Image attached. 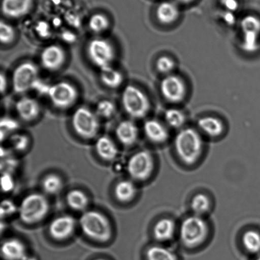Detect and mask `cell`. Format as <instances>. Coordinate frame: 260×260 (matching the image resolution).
I'll return each instance as SVG.
<instances>
[{"instance_id": "cell-1", "label": "cell", "mask_w": 260, "mask_h": 260, "mask_svg": "<svg viewBox=\"0 0 260 260\" xmlns=\"http://www.w3.org/2000/svg\"><path fill=\"white\" fill-rule=\"evenodd\" d=\"M175 148L178 157L184 164L192 165L198 161L202 154V137L195 129H182L175 137Z\"/></svg>"}, {"instance_id": "cell-2", "label": "cell", "mask_w": 260, "mask_h": 260, "mask_svg": "<svg viewBox=\"0 0 260 260\" xmlns=\"http://www.w3.org/2000/svg\"><path fill=\"white\" fill-rule=\"evenodd\" d=\"M79 223L83 233L93 240L105 243L111 238L110 222L105 215L99 211H85L81 215Z\"/></svg>"}, {"instance_id": "cell-3", "label": "cell", "mask_w": 260, "mask_h": 260, "mask_svg": "<svg viewBox=\"0 0 260 260\" xmlns=\"http://www.w3.org/2000/svg\"><path fill=\"white\" fill-rule=\"evenodd\" d=\"M49 209V203L44 195L33 193L23 198L18 213L23 222L32 225L42 221L47 215Z\"/></svg>"}, {"instance_id": "cell-4", "label": "cell", "mask_w": 260, "mask_h": 260, "mask_svg": "<svg viewBox=\"0 0 260 260\" xmlns=\"http://www.w3.org/2000/svg\"><path fill=\"white\" fill-rule=\"evenodd\" d=\"M207 223L201 216H188L182 221L180 228L181 241L188 248H194L200 245L207 238Z\"/></svg>"}, {"instance_id": "cell-5", "label": "cell", "mask_w": 260, "mask_h": 260, "mask_svg": "<svg viewBox=\"0 0 260 260\" xmlns=\"http://www.w3.org/2000/svg\"><path fill=\"white\" fill-rule=\"evenodd\" d=\"M121 101L126 113L132 118L142 119L149 113V99L146 94L136 86H126L122 93Z\"/></svg>"}, {"instance_id": "cell-6", "label": "cell", "mask_w": 260, "mask_h": 260, "mask_svg": "<svg viewBox=\"0 0 260 260\" xmlns=\"http://www.w3.org/2000/svg\"><path fill=\"white\" fill-rule=\"evenodd\" d=\"M71 123L76 133L86 139L95 137L100 128L98 114L86 107H80L76 109Z\"/></svg>"}, {"instance_id": "cell-7", "label": "cell", "mask_w": 260, "mask_h": 260, "mask_svg": "<svg viewBox=\"0 0 260 260\" xmlns=\"http://www.w3.org/2000/svg\"><path fill=\"white\" fill-rule=\"evenodd\" d=\"M39 70L35 64L27 61L15 68L12 74V88L15 93L24 94L33 89L38 80Z\"/></svg>"}, {"instance_id": "cell-8", "label": "cell", "mask_w": 260, "mask_h": 260, "mask_svg": "<svg viewBox=\"0 0 260 260\" xmlns=\"http://www.w3.org/2000/svg\"><path fill=\"white\" fill-rule=\"evenodd\" d=\"M47 95L55 108L65 109L75 104L78 98V91L73 84L62 81L50 85Z\"/></svg>"}, {"instance_id": "cell-9", "label": "cell", "mask_w": 260, "mask_h": 260, "mask_svg": "<svg viewBox=\"0 0 260 260\" xmlns=\"http://www.w3.org/2000/svg\"><path fill=\"white\" fill-rule=\"evenodd\" d=\"M87 54L91 62L101 70L111 66L116 53L113 45L108 40L95 38L89 42Z\"/></svg>"}, {"instance_id": "cell-10", "label": "cell", "mask_w": 260, "mask_h": 260, "mask_svg": "<svg viewBox=\"0 0 260 260\" xmlns=\"http://www.w3.org/2000/svg\"><path fill=\"white\" fill-rule=\"evenodd\" d=\"M154 159L148 151H140L132 155L127 164V170L133 179L147 180L154 170Z\"/></svg>"}, {"instance_id": "cell-11", "label": "cell", "mask_w": 260, "mask_h": 260, "mask_svg": "<svg viewBox=\"0 0 260 260\" xmlns=\"http://www.w3.org/2000/svg\"><path fill=\"white\" fill-rule=\"evenodd\" d=\"M163 98L170 103H178L184 99L187 88L182 78L177 75L165 76L160 85Z\"/></svg>"}, {"instance_id": "cell-12", "label": "cell", "mask_w": 260, "mask_h": 260, "mask_svg": "<svg viewBox=\"0 0 260 260\" xmlns=\"http://www.w3.org/2000/svg\"><path fill=\"white\" fill-rule=\"evenodd\" d=\"M241 26L244 35L243 44L244 48L249 52L255 51L260 35V19L255 15H246L242 19Z\"/></svg>"}, {"instance_id": "cell-13", "label": "cell", "mask_w": 260, "mask_h": 260, "mask_svg": "<svg viewBox=\"0 0 260 260\" xmlns=\"http://www.w3.org/2000/svg\"><path fill=\"white\" fill-rule=\"evenodd\" d=\"M66 60L64 50L58 45H48L41 53V63L43 67L48 71L59 70L65 63Z\"/></svg>"}, {"instance_id": "cell-14", "label": "cell", "mask_w": 260, "mask_h": 260, "mask_svg": "<svg viewBox=\"0 0 260 260\" xmlns=\"http://www.w3.org/2000/svg\"><path fill=\"white\" fill-rule=\"evenodd\" d=\"M76 227L75 219L70 215L58 216L50 223L49 233L53 239L65 240L72 235Z\"/></svg>"}, {"instance_id": "cell-15", "label": "cell", "mask_w": 260, "mask_h": 260, "mask_svg": "<svg viewBox=\"0 0 260 260\" xmlns=\"http://www.w3.org/2000/svg\"><path fill=\"white\" fill-rule=\"evenodd\" d=\"M15 109L20 118L26 122L34 121L41 113V107L38 101L27 96L22 97L17 101Z\"/></svg>"}, {"instance_id": "cell-16", "label": "cell", "mask_w": 260, "mask_h": 260, "mask_svg": "<svg viewBox=\"0 0 260 260\" xmlns=\"http://www.w3.org/2000/svg\"><path fill=\"white\" fill-rule=\"evenodd\" d=\"M34 0H2V12L5 17L17 19L29 12Z\"/></svg>"}, {"instance_id": "cell-17", "label": "cell", "mask_w": 260, "mask_h": 260, "mask_svg": "<svg viewBox=\"0 0 260 260\" xmlns=\"http://www.w3.org/2000/svg\"><path fill=\"white\" fill-rule=\"evenodd\" d=\"M1 253L5 260H24L27 256L24 244L17 239L5 241L1 247Z\"/></svg>"}, {"instance_id": "cell-18", "label": "cell", "mask_w": 260, "mask_h": 260, "mask_svg": "<svg viewBox=\"0 0 260 260\" xmlns=\"http://www.w3.org/2000/svg\"><path fill=\"white\" fill-rule=\"evenodd\" d=\"M144 131L147 139L154 143H163L169 137L167 127L156 120H149L145 122Z\"/></svg>"}, {"instance_id": "cell-19", "label": "cell", "mask_w": 260, "mask_h": 260, "mask_svg": "<svg viewBox=\"0 0 260 260\" xmlns=\"http://www.w3.org/2000/svg\"><path fill=\"white\" fill-rule=\"evenodd\" d=\"M116 135L121 144L126 147L132 146L137 141L139 129L134 122L123 121L117 126Z\"/></svg>"}, {"instance_id": "cell-20", "label": "cell", "mask_w": 260, "mask_h": 260, "mask_svg": "<svg viewBox=\"0 0 260 260\" xmlns=\"http://www.w3.org/2000/svg\"><path fill=\"white\" fill-rule=\"evenodd\" d=\"M180 10L177 4L171 1H165L158 5L156 16L158 20L163 24H171L178 19Z\"/></svg>"}, {"instance_id": "cell-21", "label": "cell", "mask_w": 260, "mask_h": 260, "mask_svg": "<svg viewBox=\"0 0 260 260\" xmlns=\"http://www.w3.org/2000/svg\"><path fill=\"white\" fill-rule=\"evenodd\" d=\"M95 150L102 159L111 161L116 159L118 154V147L110 137L103 136L96 140Z\"/></svg>"}, {"instance_id": "cell-22", "label": "cell", "mask_w": 260, "mask_h": 260, "mask_svg": "<svg viewBox=\"0 0 260 260\" xmlns=\"http://www.w3.org/2000/svg\"><path fill=\"white\" fill-rule=\"evenodd\" d=\"M175 223L172 219L162 218L157 221L153 228V234L156 240L167 241L174 236Z\"/></svg>"}, {"instance_id": "cell-23", "label": "cell", "mask_w": 260, "mask_h": 260, "mask_svg": "<svg viewBox=\"0 0 260 260\" xmlns=\"http://www.w3.org/2000/svg\"><path fill=\"white\" fill-rule=\"evenodd\" d=\"M200 129L208 136L216 137L223 133L224 126L220 120L213 117H202L198 122Z\"/></svg>"}, {"instance_id": "cell-24", "label": "cell", "mask_w": 260, "mask_h": 260, "mask_svg": "<svg viewBox=\"0 0 260 260\" xmlns=\"http://www.w3.org/2000/svg\"><path fill=\"white\" fill-rule=\"evenodd\" d=\"M100 78L104 85L111 89L118 88L123 82L122 73L111 66L101 69Z\"/></svg>"}, {"instance_id": "cell-25", "label": "cell", "mask_w": 260, "mask_h": 260, "mask_svg": "<svg viewBox=\"0 0 260 260\" xmlns=\"http://www.w3.org/2000/svg\"><path fill=\"white\" fill-rule=\"evenodd\" d=\"M137 188L134 182L130 180H122L118 183L114 188V194L117 199L121 203H128L135 197Z\"/></svg>"}, {"instance_id": "cell-26", "label": "cell", "mask_w": 260, "mask_h": 260, "mask_svg": "<svg viewBox=\"0 0 260 260\" xmlns=\"http://www.w3.org/2000/svg\"><path fill=\"white\" fill-rule=\"evenodd\" d=\"M66 202L73 210L83 211L88 207V198L83 191L75 189L68 193Z\"/></svg>"}, {"instance_id": "cell-27", "label": "cell", "mask_w": 260, "mask_h": 260, "mask_svg": "<svg viewBox=\"0 0 260 260\" xmlns=\"http://www.w3.org/2000/svg\"><path fill=\"white\" fill-rule=\"evenodd\" d=\"M147 260H178L177 256L169 249L160 246H152L147 249Z\"/></svg>"}, {"instance_id": "cell-28", "label": "cell", "mask_w": 260, "mask_h": 260, "mask_svg": "<svg viewBox=\"0 0 260 260\" xmlns=\"http://www.w3.org/2000/svg\"><path fill=\"white\" fill-rule=\"evenodd\" d=\"M243 246L251 253L260 252V233L258 231L249 230L245 232L243 236Z\"/></svg>"}, {"instance_id": "cell-29", "label": "cell", "mask_w": 260, "mask_h": 260, "mask_svg": "<svg viewBox=\"0 0 260 260\" xmlns=\"http://www.w3.org/2000/svg\"><path fill=\"white\" fill-rule=\"evenodd\" d=\"M63 183L58 176L56 175H47L42 182L43 191L47 194L55 195L62 190Z\"/></svg>"}, {"instance_id": "cell-30", "label": "cell", "mask_w": 260, "mask_h": 260, "mask_svg": "<svg viewBox=\"0 0 260 260\" xmlns=\"http://www.w3.org/2000/svg\"><path fill=\"white\" fill-rule=\"evenodd\" d=\"M109 20L106 15L98 13L95 14L90 18L88 20V27L91 32L96 33H101L106 32L109 27Z\"/></svg>"}, {"instance_id": "cell-31", "label": "cell", "mask_w": 260, "mask_h": 260, "mask_svg": "<svg viewBox=\"0 0 260 260\" xmlns=\"http://www.w3.org/2000/svg\"><path fill=\"white\" fill-rule=\"evenodd\" d=\"M165 119L168 126L174 129L180 128L185 122L184 113L179 109L175 108L168 109L166 111Z\"/></svg>"}, {"instance_id": "cell-32", "label": "cell", "mask_w": 260, "mask_h": 260, "mask_svg": "<svg viewBox=\"0 0 260 260\" xmlns=\"http://www.w3.org/2000/svg\"><path fill=\"white\" fill-rule=\"evenodd\" d=\"M190 207L196 215L200 216L209 210L210 207V200L207 195L199 193L191 200Z\"/></svg>"}, {"instance_id": "cell-33", "label": "cell", "mask_w": 260, "mask_h": 260, "mask_svg": "<svg viewBox=\"0 0 260 260\" xmlns=\"http://www.w3.org/2000/svg\"><path fill=\"white\" fill-rule=\"evenodd\" d=\"M15 31L12 25L2 20L0 24V40L2 44L8 45L14 42Z\"/></svg>"}, {"instance_id": "cell-34", "label": "cell", "mask_w": 260, "mask_h": 260, "mask_svg": "<svg viewBox=\"0 0 260 260\" xmlns=\"http://www.w3.org/2000/svg\"><path fill=\"white\" fill-rule=\"evenodd\" d=\"M115 112L116 106L111 101H101L96 105V114L103 118H110Z\"/></svg>"}, {"instance_id": "cell-35", "label": "cell", "mask_w": 260, "mask_h": 260, "mask_svg": "<svg viewBox=\"0 0 260 260\" xmlns=\"http://www.w3.org/2000/svg\"><path fill=\"white\" fill-rule=\"evenodd\" d=\"M156 67L160 73L169 75L174 70L175 64L172 58L168 56H161L157 61Z\"/></svg>"}, {"instance_id": "cell-36", "label": "cell", "mask_w": 260, "mask_h": 260, "mask_svg": "<svg viewBox=\"0 0 260 260\" xmlns=\"http://www.w3.org/2000/svg\"><path fill=\"white\" fill-rule=\"evenodd\" d=\"M10 143L17 151H24L29 145V138L24 134H15L10 138Z\"/></svg>"}, {"instance_id": "cell-37", "label": "cell", "mask_w": 260, "mask_h": 260, "mask_svg": "<svg viewBox=\"0 0 260 260\" xmlns=\"http://www.w3.org/2000/svg\"><path fill=\"white\" fill-rule=\"evenodd\" d=\"M19 127L17 122L12 119H2L1 121L2 134L6 133L7 132L15 131Z\"/></svg>"}, {"instance_id": "cell-38", "label": "cell", "mask_w": 260, "mask_h": 260, "mask_svg": "<svg viewBox=\"0 0 260 260\" xmlns=\"http://www.w3.org/2000/svg\"><path fill=\"white\" fill-rule=\"evenodd\" d=\"M2 189L4 192H9L14 187V181L10 175L5 173L2 178Z\"/></svg>"}, {"instance_id": "cell-39", "label": "cell", "mask_w": 260, "mask_h": 260, "mask_svg": "<svg viewBox=\"0 0 260 260\" xmlns=\"http://www.w3.org/2000/svg\"><path fill=\"white\" fill-rule=\"evenodd\" d=\"M16 207L11 201L5 200L2 204L1 213L2 215H9L14 213Z\"/></svg>"}, {"instance_id": "cell-40", "label": "cell", "mask_w": 260, "mask_h": 260, "mask_svg": "<svg viewBox=\"0 0 260 260\" xmlns=\"http://www.w3.org/2000/svg\"><path fill=\"white\" fill-rule=\"evenodd\" d=\"M7 88V80L4 74H1V93H4Z\"/></svg>"}, {"instance_id": "cell-41", "label": "cell", "mask_w": 260, "mask_h": 260, "mask_svg": "<svg viewBox=\"0 0 260 260\" xmlns=\"http://www.w3.org/2000/svg\"><path fill=\"white\" fill-rule=\"evenodd\" d=\"M176 1L178 3H180V4H187L192 2L193 0H176Z\"/></svg>"}, {"instance_id": "cell-42", "label": "cell", "mask_w": 260, "mask_h": 260, "mask_svg": "<svg viewBox=\"0 0 260 260\" xmlns=\"http://www.w3.org/2000/svg\"><path fill=\"white\" fill-rule=\"evenodd\" d=\"M24 260H36V259L33 258H29V257L27 256L26 258H25Z\"/></svg>"}, {"instance_id": "cell-43", "label": "cell", "mask_w": 260, "mask_h": 260, "mask_svg": "<svg viewBox=\"0 0 260 260\" xmlns=\"http://www.w3.org/2000/svg\"><path fill=\"white\" fill-rule=\"evenodd\" d=\"M255 260H260V256L258 257Z\"/></svg>"}, {"instance_id": "cell-44", "label": "cell", "mask_w": 260, "mask_h": 260, "mask_svg": "<svg viewBox=\"0 0 260 260\" xmlns=\"http://www.w3.org/2000/svg\"><path fill=\"white\" fill-rule=\"evenodd\" d=\"M95 260H106L105 259H95Z\"/></svg>"}]
</instances>
